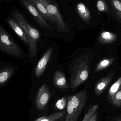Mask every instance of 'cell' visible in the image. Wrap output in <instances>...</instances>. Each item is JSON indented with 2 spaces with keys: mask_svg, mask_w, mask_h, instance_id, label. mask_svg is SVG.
Returning <instances> with one entry per match:
<instances>
[{
  "mask_svg": "<svg viewBox=\"0 0 121 121\" xmlns=\"http://www.w3.org/2000/svg\"><path fill=\"white\" fill-rule=\"evenodd\" d=\"M93 55L88 54L77 58L71 69L70 87L74 90L88 79Z\"/></svg>",
  "mask_w": 121,
  "mask_h": 121,
  "instance_id": "obj_1",
  "label": "cell"
},
{
  "mask_svg": "<svg viewBox=\"0 0 121 121\" xmlns=\"http://www.w3.org/2000/svg\"><path fill=\"white\" fill-rule=\"evenodd\" d=\"M88 99L87 90L85 89L68 96L65 121H77Z\"/></svg>",
  "mask_w": 121,
  "mask_h": 121,
  "instance_id": "obj_2",
  "label": "cell"
},
{
  "mask_svg": "<svg viewBox=\"0 0 121 121\" xmlns=\"http://www.w3.org/2000/svg\"><path fill=\"white\" fill-rule=\"evenodd\" d=\"M12 15L26 34L29 42L31 56L35 58L37 55V42L40 38V33L29 24L19 11H15L12 13Z\"/></svg>",
  "mask_w": 121,
  "mask_h": 121,
  "instance_id": "obj_3",
  "label": "cell"
},
{
  "mask_svg": "<svg viewBox=\"0 0 121 121\" xmlns=\"http://www.w3.org/2000/svg\"><path fill=\"white\" fill-rule=\"evenodd\" d=\"M0 50L7 54L15 57L23 56L20 47L1 25L0 26Z\"/></svg>",
  "mask_w": 121,
  "mask_h": 121,
  "instance_id": "obj_4",
  "label": "cell"
},
{
  "mask_svg": "<svg viewBox=\"0 0 121 121\" xmlns=\"http://www.w3.org/2000/svg\"><path fill=\"white\" fill-rule=\"evenodd\" d=\"M46 8L49 13L54 18L55 24L60 32H68L69 29L64 21L59 10L56 6L50 3L45 0H38Z\"/></svg>",
  "mask_w": 121,
  "mask_h": 121,
  "instance_id": "obj_5",
  "label": "cell"
},
{
  "mask_svg": "<svg viewBox=\"0 0 121 121\" xmlns=\"http://www.w3.org/2000/svg\"><path fill=\"white\" fill-rule=\"evenodd\" d=\"M23 6L27 10L36 21L43 28L48 31L53 32L52 27L47 22L37 9L28 0H20Z\"/></svg>",
  "mask_w": 121,
  "mask_h": 121,
  "instance_id": "obj_6",
  "label": "cell"
},
{
  "mask_svg": "<svg viewBox=\"0 0 121 121\" xmlns=\"http://www.w3.org/2000/svg\"><path fill=\"white\" fill-rule=\"evenodd\" d=\"M50 97V92L47 85L44 84L39 89L36 99V104L40 111L45 109L48 103Z\"/></svg>",
  "mask_w": 121,
  "mask_h": 121,
  "instance_id": "obj_7",
  "label": "cell"
},
{
  "mask_svg": "<svg viewBox=\"0 0 121 121\" xmlns=\"http://www.w3.org/2000/svg\"><path fill=\"white\" fill-rule=\"evenodd\" d=\"M52 52V48H50L38 63L35 70V74L38 78L40 77L44 73Z\"/></svg>",
  "mask_w": 121,
  "mask_h": 121,
  "instance_id": "obj_8",
  "label": "cell"
},
{
  "mask_svg": "<svg viewBox=\"0 0 121 121\" xmlns=\"http://www.w3.org/2000/svg\"><path fill=\"white\" fill-rule=\"evenodd\" d=\"M37 9L43 17L50 24L55 25V20L53 16L48 11L45 6L38 0H28Z\"/></svg>",
  "mask_w": 121,
  "mask_h": 121,
  "instance_id": "obj_9",
  "label": "cell"
},
{
  "mask_svg": "<svg viewBox=\"0 0 121 121\" xmlns=\"http://www.w3.org/2000/svg\"><path fill=\"white\" fill-rule=\"evenodd\" d=\"M7 22L11 27L13 30L20 39L28 46H29V42L27 37L22 28L13 17L8 18Z\"/></svg>",
  "mask_w": 121,
  "mask_h": 121,
  "instance_id": "obj_10",
  "label": "cell"
},
{
  "mask_svg": "<svg viewBox=\"0 0 121 121\" xmlns=\"http://www.w3.org/2000/svg\"><path fill=\"white\" fill-rule=\"evenodd\" d=\"M114 75V71H111L107 76L101 79L97 83L94 87L96 95H99L103 92L111 82Z\"/></svg>",
  "mask_w": 121,
  "mask_h": 121,
  "instance_id": "obj_11",
  "label": "cell"
},
{
  "mask_svg": "<svg viewBox=\"0 0 121 121\" xmlns=\"http://www.w3.org/2000/svg\"><path fill=\"white\" fill-rule=\"evenodd\" d=\"M76 10L81 19L86 23H88L91 20V13L90 9L84 3L80 2L76 6Z\"/></svg>",
  "mask_w": 121,
  "mask_h": 121,
  "instance_id": "obj_12",
  "label": "cell"
},
{
  "mask_svg": "<svg viewBox=\"0 0 121 121\" xmlns=\"http://www.w3.org/2000/svg\"><path fill=\"white\" fill-rule=\"evenodd\" d=\"M53 83L54 86L60 89H67L68 84L65 75L59 70L55 72L53 77Z\"/></svg>",
  "mask_w": 121,
  "mask_h": 121,
  "instance_id": "obj_13",
  "label": "cell"
},
{
  "mask_svg": "<svg viewBox=\"0 0 121 121\" xmlns=\"http://www.w3.org/2000/svg\"><path fill=\"white\" fill-rule=\"evenodd\" d=\"M117 38V35L108 31H103L100 34L98 41L103 44H110L116 41Z\"/></svg>",
  "mask_w": 121,
  "mask_h": 121,
  "instance_id": "obj_14",
  "label": "cell"
},
{
  "mask_svg": "<svg viewBox=\"0 0 121 121\" xmlns=\"http://www.w3.org/2000/svg\"><path fill=\"white\" fill-rule=\"evenodd\" d=\"M15 72V69L11 67H5L1 69L0 73V85L2 86L8 81Z\"/></svg>",
  "mask_w": 121,
  "mask_h": 121,
  "instance_id": "obj_15",
  "label": "cell"
},
{
  "mask_svg": "<svg viewBox=\"0 0 121 121\" xmlns=\"http://www.w3.org/2000/svg\"><path fill=\"white\" fill-rule=\"evenodd\" d=\"M115 60L113 57L106 58L101 60L96 65L95 72H99L110 66Z\"/></svg>",
  "mask_w": 121,
  "mask_h": 121,
  "instance_id": "obj_16",
  "label": "cell"
},
{
  "mask_svg": "<svg viewBox=\"0 0 121 121\" xmlns=\"http://www.w3.org/2000/svg\"><path fill=\"white\" fill-rule=\"evenodd\" d=\"M121 88V77L110 87L108 92L109 99L113 96Z\"/></svg>",
  "mask_w": 121,
  "mask_h": 121,
  "instance_id": "obj_17",
  "label": "cell"
},
{
  "mask_svg": "<svg viewBox=\"0 0 121 121\" xmlns=\"http://www.w3.org/2000/svg\"><path fill=\"white\" fill-rule=\"evenodd\" d=\"M62 112H56L48 117H43L35 121H55L61 118L63 116Z\"/></svg>",
  "mask_w": 121,
  "mask_h": 121,
  "instance_id": "obj_18",
  "label": "cell"
},
{
  "mask_svg": "<svg viewBox=\"0 0 121 121\" xmlns=\"http://www.w3.org/2000/svg\"><path fill=\"white\" fill-rule=\"evenodd\" d=\"M112 104L117 107L121 106V88L113 96L109 98Z\"/></svg>",
  "mask_w": 121,
  "mask_h": 121,
  "instance_id": "obj_19",
  "label": "cell"
},
{
  "mask_svg": "<svg viewBox=\"0 0 121 121\" xmlns=\"http://www.w3.org/2000/svg\"><path fill=\"white\" fill-rule=\"evenodd\" d=\"M99 108V106L97 104H95L89 107L82 121H89L92 115L97 111Z\"/></svg>",
  "mask_w": 121,
  "mask_h": 121,
  "instance_id": "obj_20",
  "label": "cell"
},
{
  "mask_svg": "<svg viewBox=\"0 0 121 121\" xmlns=\"http://www.w3.org/2000/svg\"><path fill=\"white\" fill-rule=\"evenodd\" d=\"M67 104V99L65 97H63L57 101L55 106L58 109L62 110L65 108Z\"/></svg>",
  "mask_w": 121,
  "mask_h": 121,
  "instance_id": "obj_21",
  "label": "cell"
},
{
  "mask_svg": "<svg viewBox=\"0 0 121 121\" xmlns=\"http://www.w3.org/2000/svg\"><path fill=\"white\" fill-rule=\"evenodd\" d=\"M97 7L99 11L101 12H107V7L106 4L102 0H99L97 3ZM107 11H108L107 10Z\"/></svg>",
  "mask_w": 121,
  "mask_h": 121,
  "instance_id": "obj_22",
  "label": "cell"
},
{
  "mask_svg": "<svg viewBox=\"0 0 121 121\" xmlns=\"http://www.w3.org/2000/svg\"><path fill=\"white\" fill-rule=\"evenodd\" d=\"M97 112H96L91 117V118L89 121H97Z\"/></svg>",
  "mask_w": 121,
  "mask_h": 121,
  "instance_id": "obj_23",
  "label": "cell"
},
{
  "mask_svg": "<svg viewBox=\"0 0 121 121\" xmlns=\"http://www.w3.org/2000/svg\"><path fill=\"white\" fill-rule=\"evenodd\" d=\"M45 0L46 1L49 2V3H51L52 4H53L52 0Z\"/></svg>",
  "mask_w": 121,
  "mask_h": 121,
  "instance_id": "obj_24",
  "label": "cell"
},
{
  "mask_svg": "<svg viewBox=\"0 0 121 121\" xmlns=\"http://www.w3.org/2000/svg\"><path fill=\"white\" fill-rule=\"evenodd\" d=\"M121 121V120H117V121Z\"/></svg>",
  "mask_w": 121,
  "mask_h": 121,
  "instance_id": "obj_25",
  "label": "cell"
},
{
  "mask_svg": "<svg viewBox=\"0 0 121 121\" xmlns=\"http://www.w3.org/2000/svg\"></svg>",
  "mask_w": 121,
  "mask_h": 121,
  "instance_id": "obj_26",
  "label": "cell"
}]
</instances>
